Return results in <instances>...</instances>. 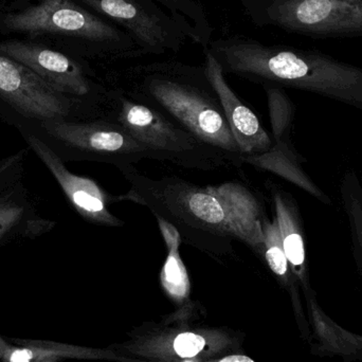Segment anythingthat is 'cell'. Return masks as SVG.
Segmentation results:
<instances>
[{"label": "cell", "mask_w": 362, "mask_h": 362, "mask_svg": "<svg viewBox=\"0 0 362 362\" xmlns=\"http://www.w3.org/2000/svg\"><path fill=\"white\" fill-rule=\"evenodd\" d=\"M204 50L225 74L272 86L286 85L329 91H361L362 69L322 53L281 45H265L244 36L211 40Z\"/></svg>", "instance_id": "cell-2"}, {"label": "cell", "mask_w": 362, "mask_h": 362, "mask_svg": "<svg viewBox=\"0 0 362 362\" xmlns=\"http://www.w3.org/2000/svg\"><path fill=\"white\" fill-rule=\"evenodd\" d=\"M37 217L23 181L0 193V246L17 238H33Z\"/></svg>", "instance_id": "cell-16"}, {"label": "cell", "mask_w": 362, "mask_h": 362, "mask_svg": "<svg viewBox=\"0 0 362 362\" xmlns=\"http://www.w3.org/2000/svg\"><path fill=\"white\" fill-rule=\"evenodd\" d=\"M107 83L173 119L200 141L223 155L233 168L244 165V155L232 135L204 66L176 61L139 64L110 74Z\"/></svg>", "instance_id": "cell-1"}, {"label": "cell", "mask_w": 362, "mask_h": 362, "mask_svg": "<svg viewBox=\"0 0 362 362\" xmlns=\"http://www.w3.org/2000/svg\"><path fill=\"white\" fill-rule=\"evenodd\" d=\"M262 231L264 238L262 255L265 257L268 267L276 274L282 284L288 288L293 297V289L289 278V263L283 249L282 236L278 221H269L267 218H264Z\"/></svg>", "instance_id": "cell-18"}, {"label": "cell", "mask_w": 362, "mask_h": 362, "mask_svg": "<svg viewBox=\"0 0 362 362\" xmlns=\"http://www.w3.org/2000/svg\"><path fill=\"white\" fill-rule=\"evenodd\" d=\"M257 27L308 37L362 38V0H240Z\"/></svg>", "instance_id": "cell-8"}, {"label": "cell", "mask_w": 362, "mask_h": 362, "mask_svg": "<svg viewBox=\"0 0 362 362\" xmlns=\"http://www.w3.org/2000/svg\"><path fill=\"white\" fill-rule=\"evenodd\" d=\"M0 54L23 64L54 90L101 105L107 85L78 59L59 51L21 40L0 42Z\"/></svg>", "instance_id": "cell-11"}, {"label": "cell", "mask_w": 362, "mask_h": 362, "mask_svg": "<svg viewBox=\"0 0 362 362\" xmlns=\"http://www.w3.org/2000/svg\"><path fill=\"white\" fill-rule=\"evenodd\" d=\"M276 209V221L282 236L283 249L286 255L288 263L293 266L296 272H299L305 261L303 238L296 228L295 221L291 217V211L285 204L280 195L274 198Z\"/></svg>", "instance_id": "cell-19"}, {"label": "cell", "mask_w": 362, "mask_h": 362, "mask_svg": "<svg viewBox=\"0 0 362 362\" xmlns=\"http://www.w3.org/2000/svg\"><path fill=\"white\" fill-rule=\"evenodd\" d=\"M200 304L187 301L158 321H146L110 348L132 362H202L244 352L245 334L200 319Z\"/></svg>", "instance_id": "cell-4"}, {"label": "cell", "mask_w": 362, "mask_h": 362, "mask_svg": "<svg viewBox=\"0 0 362 362\" xmlns=\"http://www.w3.org/2000/svg\"><path fill=\"white\" fill-rule=\"evenodd\" d=\"M27 150L0 157V193L23 180Z\"/></svg>", "instance_id": "cell-21"}, {"label": "cell", "mask_w": 362, "mask_h": 362, "mask_svg": "<svg viewBox=\"0 0 362 362\" xmlns=\"http://www.w3.org/2000/svg\"><path fill=\"white\" fill-rule=\"evenodd\" d=\"M17 124V123H16ZM27 125L66 161H93L117 169L152 159L150 153L124 129L107 118L46 121Z\"/></svg>", "instance_id": "cell-7"}, {"label": "cell", "mask_w": 362, "mask_h": 362, "mask_svg": "<svg viewBox=\"0 0 362 362\" xmlns=\"http://www.w3.org/2000/svg\"><path fill=\"white\" fill-rule=\"evenodd\" d=\"M187 30L192 42L206 48L212 36L208 15L197 0H156Z\"/></svg>", "instance_id": "cell-17"}, {"label": "cell", "mask_w": 362, "mask_h": 362, "mask_svg": "<svg viewBox=\"0 0 362 362\" xmlns=\"http://www.w3.org/2000/svg\"><path fill=\"white\" fill-rule=\"evenodd\" d=\"M202 362H257L253 361L250 357L245 355V353L242 354H231L227 355V356L219 357L216 359H211V361H206Z\"/></svg>", "instance_id": "cell-23"}, {"label": "cell", "mask_w": 362, "mask_h": 362, "mask_svg": "<svg viewBox=\"0 0 362 362\" xmlns=\"http://www.w3.org/2000/svg\"><path fill=\"white\" fill-rule=\"evenodd\" d=\"M161 282L174 299H187L189 291V276L180 251H168V257L161 272Z\"/></svg>", "instance_id": "cell-20"}, {"label": "cell", "mask_w": 362, "mask_h": 362, "mask_svg": "<svg viewBox=\"0 0 362 362\" xmlns=\"http://www.w3.org/2000/svg\"><path fill=\"white\" fill-rule=\"evenodd\" d=\"M28 146L50 172L74 210L82 218L102 227H123L124 221L110 212V204L127 200V195H112L95 181L71 173L52 148L27 125L16 124Z\"/></svg>", "instance_id": "cell-12"}, {"label": "cell", "mask_w": 362, "mask_h": 362, "mask_svg": "<svg viewBox=\"0 0 362 362\" xmlns=\"http://www.w3.org/2000/svg\"><path fill=\"white\" fill-rule=\"evenodd\" d=\"M0 100L16 123L100 118L102 106L54 90L23 64L0 54Z\"/></svg>", "instance_id": "cell-9"}, {"label": "cell", "mask_w": 362, "mask_h": 362, "mask_svg": "<svg viewBox=\"0 0 362 362\" xmlns=\"http://www.w3.org/2000/svg\"><path fill=\"white\" fill-rule=\"evenodd\" d=\"M32 358V353L28 350H18L15 351L12 355H11V362H30V359Z\"/></svg>", "instance_id": "cell-24"}, {"label": "cell", "mask_w": 362, "mask_h": 362, "mask_svg": "<svg viewBox=\"0 0 362 362\" xmlns=\"http://www.w3.org/2000/svg\"><path fill=\"white\" fill-rule=\"evenodd\" d=\"M106 85L102 117L121 125L150 153L152 159L204 172L233 168L223 155L200 141L167 115L136 101L115 85Z\"/></svg>", "instance_id": "cell-5"}, {"label": "cell", "mask_w": 362, "mask_h": 362, "mask_svg": "<svg viewBox=\"0 0 362 362\" xmlns=\"http://www.w3.org/2000/svg\"><path fill=\"white\" fill-rule=\"evenodd\" d=\"M225 206L234 240L244 243L252 251L262 255L263 251V217L255 194L240 182L211 185Z\"/></svg>", "instance_id": "cell-14"}, {"label": "cell", "mask_w": 362, "mask_h": 362, "mask_svg": "<svg viewBox=\"0 0 362 362\" xmlns=\"http://www.w3.org/2000/svg\"><path fill=\"white\" fill-rule=\"evenodd\" d=\"M4 23L16 31L78 40L89 57L110 63L144 57L124 30L74 0H42L23 12L6 15Z\"/></svg>", "instance_id": "cell-6"}, {"label": "cell", "mask_w": 362, "mask_h": 362, "mask_svg": "<svg viewBox=\"0 0 362 362\" xmlns=\"http://www.w3.org/2000/svg\"><path fill=\"white\" fill-rule=\"evenodd\" d=\"M83 6L124 30L144 55L178 52L187 30L156 0H78Z\"/></svg>", "instance_id": "cell-10"}, {"label": "cell", "mask_w": 362, "mask_h": 362, "mask_svg": "<svg viewBox=\"0 0 362 362\" xmlns=\"http://www.w3.org/2000/svg\"><path fill=\"white\" fill-rule=\"evenodd\" d=\"M204 67L206 76L218 95L232 135L244 157L257 156L269 152L272 141L257 115L232 90L215 57L206 50H204Z\"/></svg>", "instance_id": "cell-13"}, {"label": "cell", "mask_w": 362, "mask_h": 362, "mask_svg": "<svg viewBox=\"0 0 362 362\" xmlns=\"http://www.w3.org/2000/svg\"><path fill=\"white\" fill-rule=\"evenodd\" d=\"M156 219L158 221L159 229H160L161 235H163V240H165L168 251H180L182 240H181L178 230L172 223H170L169 221H165V219L160 218V217L156 216Z\"/></svg>", "instance_id": "cell-22"}, {"label": "cell", "mask_w": 362, "mask_h": 362, "mask_svg": "<svg viewBox=\"0 0 362 362\" xmlns=\"http://www.w3.org/2000/svg\"><path fill=\"white\" fill-rule=\"evenodd\" d=\"M119 171L131 185L127 199L172 223L185 245L219 262L234 257L235 240L227 213L211 187H200L174 175L154 180L134 165Z\"/></svg>", "instance_id": "cell-3"}, {"label": "cell", "mask_w": 362, "mask_h": 362, "mask_svg": "<svg viewBox=\"0 0 362 362\" xmlns=\"http://www.w3.org/2000/svg\"><path fill=\"white\" fill-rule=\"evenodd\" d=\"M310 339L308 344L314 356L340 357L344 362L362 361V336L340 327L327 316L316 299L306 293Z\"/></svg>", "instance_id": "cell-15"}]
</instances>
